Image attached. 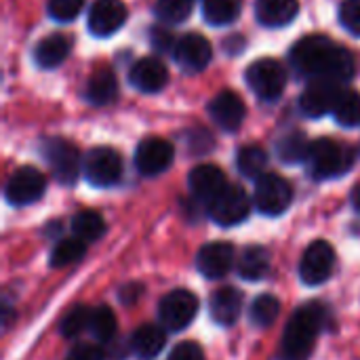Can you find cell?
Wrapping results in <instances>:
<instances>
[{"label": "cell", "instance_id": "9", "mask_svg": "<svg viewBox=\"0 0 360 360\" xmlns=\"http://www.w3.org/2000/svg\"><path fill=\"white\" fill-rule=\"evenodd\" d=\"M249 213H251V198L240 186L228 184L226 190L213 202H209V215L221 228L238 226L249 217Z\"/></svg>", "mask_w": 360, "mask_h": 360}, {"label": "cell", "instance_id": "42", "mask_svg": "<svg viewBox=\"0 0 360 360\" xmlns=\"http://www.w3.org/2000/svg\"><path fill=\"white\" fill-rule=\"evenodd\" d=\"M352 205H354V209L360 213V184L352 190Z\"/></svg>", "mask_w": 360, "mask_h": 360}, {"label": "cell", "instance_id": "22", "mask_svg": "<svg viewBox=\"0 0 360 360\" xmlns=\"http://www.w3.org/2000/svg\"><path fill=\"white\" fill-rule=\"evenodd\" d=\"M167 344V335L162 327L156 325H141L131 335V350L137 359L152 360L156 359Z\"/></svg>", "mask_w": 360, "mask_h": 360}, {"label": "cell", "instance_id": "17", "mask_svg": "<svg viewBox=\"0 0 360 360\" xmlns=\"http://www.w3.org/2000/svg\"><path fill=\"white\" fill-rule=\"evenodd\" d=\"M234 266V247L230 243L224 240H215L205 245L198 251L196 257V268L202 276H207L209 281H217L224 278Z\"/></svg>", "mask_w": 360, "mask_h": 360}, {"label": "cell", "instance_id": "43", "mask_svg": "<svg viewBox=\"0 0 360 360\" xmlns=\"http://www.w3.org/2000/svg\"><path fill=\"white\" fill-rule=\"evenodd\" d=\"M68 360H70V359H68Z\"/></svg>", "mask_w": 360, "mask_h": 360}, {"label": "cell", "instance_id": "33", "mask_svg": "<svg viewBox=\"0 0 360 360\" xmlns=\"http://www.w3.org/2000/svg\"><path fill=\"white\" fill-rule=\"evenodd\" d=\"M89 331L97 342H110L116 335V316L108 306H99L91 312V323Z\"/></svg>", "mask_w": 360, "mask_h": 360}, {"label": "cell", "instance_id": "10", "mask_svg": "<svg viewBox=\"0 0 360 360\" xmlns=\"http://www.w3.org/2000/svg\"><path fill=\"white\" fill-rule=\"evenodd\" d=\"M342 93V82L329 78H314L300 97V110L308 118H321L335 110Z\"/></svg>", "mask_w": 360, "mask_h": 360}, {"label": "cell", "instance_id": "20", "mask_svg": "<svg viewBox=\"0 0 360 360\" xmlns=\"http://www.w3.org/2000/svg\"><path fill=\"white\" fill-rule=\"evenodd\" d=\"M240 310H243V293L234 287H221L209 300L211 319L221 327H232L238 321Z\"/></svg>", "mask_w": 360, "mask_h": 360}, {"label": "cell", "instance_id": "5", "mask_svg": "<svg viewBox=\"0 0 360 360\" xmlns=\"http://www.w3.org/2000/svg\"><path fill=\"white\" fill-rule=\"evenodd\" d=\"M249 89L264 101H274L283 95L287 86L285 65L276 59H257L245 72Z\"/></svg>", "mask_w": 360, "mask_h": 360}, {"label": "cell", "instance_id": "12", "mask_svg": "<svg viewBox=\"0 0 360 360\" xmlns=\"http://www.w3.org/2000/svg\"><path fill=\"white\" fill-rule=\"evenodd\" d=\"M44 188H46V179L38 169L21 167L8 177L4 196L13 207H25L36 202L44 194Z\"/></svg>", "mask_w": 360, "mask_h": 360}, {"label": "cell", "instance_id": "39", "mask_svg": "<svg viewBox=\"0 0 360 360\" xmlns=\"http://www.w3.org/2000/svg\"><path fill=\"white\" fill-rule=\"evenodd\" d=\"M70 360H103V352H101V348H97V346L82 344V346H76V348L72 350Z\"/></svg>", "mask_w": 360, "mask_h": 360}, {"label": "cell", "instance_id": "15", "mask_svg": "<svg viewBox=\"0 0 360 360\" xmlns=\"http://www.w3.org/2000/svg\"><path fill=\"white\" fill-rule=\"evenodd\" d=\"M209 114H211L213 122L221 131L234 133V131H238L243 127L247 108H245V101H243V97L238 93H234V91H221V93H217L211 99Z\"/></svg>", "mask_w": 360, "mask_h": 360}, {"label": "cell", "instance_id": "29", "mask_svg": "<svg viewBox=\"0 0 360 360\" xmlns=\"http://www.w3.org/2000/svg\"><path fill=\"white\" fill-rule=\"evenodd\" d=\"M72 232L76 238H80L84 243H93L99 236H103V232H105L103 217L95 211H80L72 219Z\"/></svg>", "mask_w": 360, "mask_h": 360}, {"label": "cell", "instance_id": "18", "mask_svg": "<svg viewBox=\"0 0 360 360\" xmlns=\"http://www.w3.org/2000/svg\"><path fill=\"white\" fill-rule=\"evenodd\" d=\"M129 80L141 93H158L169 82V70L160 59L143 57L131 68Z\"/></svg>", "mask_w": 360, "mask_h": 360}, {"label": "cell", "instance_id": "25", "mask_svg": "<svg viewBox=\"0 0 360 360\" xmlns=\"http://www.w3.org/2000/svg\"><path fill=\"white\" fill-rule=\"evenodd\" d=\"M310 146L312 143L302 131H291L276 141V156L285 165H300V162H306Z\"/></svg>", "mask_w": 360, "mask_h": 360}, {"label": "cell", "instance_id": "6", "mask_svg": "<svg viewBox=\"0 0 360 360\" xmlns=\"http://www.w3.org/2000/svg\"><path fill=\"white\" fill-rule=\"evenodd\" d=\"M253 200L259 213L276 217V215H283L291 207L293 188L285 177L276 173H266L255 181Z\"/></svg>", "mask_w": 360, "mask_h": 360}, {"label": "cell", "instance_id": "7", "mask_svg": "<svg viewBox=\"0 0 360 360\" xmlns=\"http://www.w3.org/2000/svg\"><path fill=\"white\" fill-rule=\"evenodd\" d=\"M82 173L95 188H112L122 177V158L112 148H93L82 160Z\"/></svg>", "mask_w": 360, "mask_h": 360}, {"label": "cell", "instance_id": "28", "mask_svg": "<svg viewBox=\"0 0 360 360\" xmlns=\"http://www.w3.org/2000/svg\"><path fill=\"white\" fill-rule=\"evenodd\" d=\"M243 0H202V15L211 25H228L238 19Z\"/></svg>", "mask_w": 360, "mask_h": 360}, {"label": "cell", "instance_id": "13", "mask_svg": "<svg viewBox=\"0 0 360 360\" xmlns=\"http://www.w3.org/2000/svg\"><path fill=\"white\" fill-rule=\"evenodd\" d=\"M175 150L162 137H146L135 150V167L141 175L154 177L165 173L173 165Z\"/></svg>", "mask_w": 360, "mask_h": 360}, {"label": "cell", "instance_id": "23", "mask_svg": "<svg viewBox=\"0 0 360 360\" xmlns=\"http://www.w3.org/2000/svg\"><path fill=\"white\" fill-rule=\"evenodd\" d=\"M118 93V82L112 70L108 68H99L91 74V78L86 80V89H84V97L89 103L93 105H108L114 101Z\"/></svg>", "mask_w": 360, "mask_h": 360}, {"label": "cell", "instance_id": "8", "mask_svg": "<svg viewBox=\"0 0 360 360\" xmlns=\"http://www.w3.org/2000/svg\"><path fill=\"white\" fill-rule=\"evenodd\" d=\"M198 314V297L192 291L175 289L162 297L158 306V319L167 331H184Z\"/></svg>", "mask_w": 360, "mask_h": 360}, {"label": "cell", "instance_id": "4", "mask_svg": "<svg viewBox=\"0 0 360 360\" xmlns=\"http://www.w3.org/2000/svg\"><path fill=\"white\" fill-rule=\"evenodd\" d=\"M40 154L49 162V167L53 171V177L59 184L72 186L78 179L80 169H82V160H80V154H78L76 146H72L65 139L51 137V139H44L40 143Z\"/></svg>", "mask_w": 360, "mask_h": 360}, {"label": "cell", "instance_id": "24", "mask_svg": "<svg viewBox=\"0 0 360 360\" xmlns=\"http://www.w3.org/2000/svg\"><path fill=\"white\" fill-rule=\"evenodd\" d=\"M70 53V40L61 34H51L34 46V61L42 70L57 68Z\"/></svg>", "mask_w": 360, "mask_h": 360}, {"label": "cell", "instance_id": "41", "mask_svg": "<svg viewBox=\"0 0 360 360\" xmlns=\"http://www.w3.org/2000/svg\"><path fill=\"white\" fill-rule=\"evenodd\" d=\"M139 295H141V285H127V287H122L120 289V293H118V297H120V302L122 304H127V306H131V304H135L137 300H139Z\"/></svg>", "mask_w": 360, "mask_h": 360}, {"label": "cell", "instance_id": "35", "mask_svg": "<svg viewBox=\"0 0 360 360\" xmlns=\"http://www.w3.org/2000/svg\"><path fill=\"white\" fill-rule=\"evenodd\" d=\"M89 323H91V310L86 306H74L63 319H61V325H59V331L63 338H76L80 335L84 329H89Z\"/></svg>", "mask_w": 360, "mask_h": 360}, {"label": "cell", "instance_id": "34", "mask_svg": "<svg viewBox=\"0 0 360 360\" xmlns=\"http://www.w3.org/2000/svg\"><path fill=\"white\" fill-rule=\"evenodd\" d=\"M194 0H156L154 13L165 23H181L190 17Z\"/></svg>", "mask_w": 360, "mask_h": 360}, {"label": "cell", "instance_id": "30", "mask_svg": "<svg viewBox=\"0 0 360 360\" xmlns=\"http://www.w3.org/2000/svg\"><path fill=\"white\" fill-rule=\"evenodd\" d=\"M281 314V302L274 295H259L253 300L251 310H249V321L259 327L266 329L270 325H274V321Z\"/></svg>", "mask_w": 360, "mask_h": 360}, {"label": "cell", "instance_id": "32", "mask_svg": "<svg viewBox=\"0 0 360 360\" xmlns=\"http://www.w3.org/2000/svg\"><path fill=\"white\" fill-rule=\"evenodd\" d=\"M86 253V243L80 238H65L55 245L51 253V266L53 268H63L70 264H76L82 255Z\"/></svg>", "mask_w": 360, "mask_h": 360}, {"label": "cell", "instance_id": "40", "mask_svg": "<svg viewBox=\"0 0 360 360\" xmlns=\"http://www.w3.org/2000/svg\"><path fill=\"white\" fill-rule=\"evenodd\" d=\"M152 44L158 49V51H169L173 46V36L165 30H154L152 32ZM175 49V46H173Z\"/></svg>", "mask_w": 360, "mask_h": 360}, {"label": "cell", "instance_id": "11", "mask_svg": "<svg viewBox=\"0 0 360 360\" xmlns=\"http://www.w3.org/2000/svg\"><path fill=\"white\" fill-rule=\"evenodd\" d=\"M333 266H335L333 247L327 240H314L302 255L300 276H302L304 285L316 287V285H323L331 276Z\"/></svg>", "mask_w": 360, "mask_h": 360}, {"label": "cell", "instance_id": "36", "mask_svg": "<svg viewBox=\"0 0 360 360\" xmlns=\"http://www.w3.org/2000/svg\"><path fill=\"white\" fill-rule=\"evenodd\" d=\"M82 6L84 0H49V15L59 23H68L80 15Z\"/></svg>", "mask_w": 360, "mask_h": 360}, {"label": "cell", "instance_id": "31", "mask_svg": "<svg viewBox=\"0 0 360 360\" xmlns=\"http://www.w3.org/2000/svg\"><path fill=\"white\" fill-rule=\"evenodd\" d=\"M333 116H335L338 124H342L346 129L360 127V93L344 91L333 110Z\"/></svg>", "mask_w": 360, "mask_h": 360}, {"label": "cell", "instance_id": "16", "mask_svg": "<svg viewBox=\"0 0 360 360\" xmlns=\"http://www.w3.org/2000/svg\"><path fill=\"white\" fill-rule=\"evenodd\" d=\"M173 55L181 70L202 72L213 57V49H211V42L202 34L192 32V34H186L184 38H179V42L173 49Z\"/></svg>", "mask_w": 360, "mask_h": 360}, {"label": "cell", "instance_id": "3", "mask_svg": "<svg viewBox=\"0 0 360 360\" xmlns=\"http://www.w3.org/2000/svg\"><path fill=\"white\" fill-rule=\"evenodd\" d=\"M354 162V152L333 139H316L310 146L306 165L314 179H331L350 171Z\"/></svg>", "mask_w": 360, "mask_h": 360}, {"label": "cell", "instance_id": "14", "mask_svg": "<svg viewBox=\"0 0 360 360\" xmlns=\"http://www.w3.org/2000/svg\"><path fill=\"white\" fill-rule=\"evenodd\" d=\"M127 21V6L122 0H97L86 17L89 32L99 38L116 34Z\"/></svg>", "mask_w": 360, "mask_h": 360}, {"label": "cell", "instance_id": "26", "mask_svg": "<svg viewBox=\"0 0 360 360\" xmlns=\"http://www.w3.org/2000/svg\"><path fill=\"white\" fill-rule=\"evenodd\" d=\"M240 278L262 281L270 270V253L264 247H247L236 266Z\"/></svg>", "mask_w": 360, "mask_h": 360}, {"label": "cell", "instance_id": "37", "mask_svg": "<svg viewBox=\"0 0 360 360\" xmlns=\"http://www.w3.org/2000/svg\"><path fill=\"white\" fill-rule=\"evenodd\" d=\"M340 23L352 34L360 36V0H344L340 6Z\"/></svg>", "mask_w": 360, "mask_h": 360}, {"label": "cell", "instance_id": "2", "mask_svg": "<svg viewBox=\"0 0 360 360\" xmlns=\"http://www.w3.org/2000/svg\"><path fill=\"white\" fill-rule=\"evenodd\" d=\"M327 308L319 302H310L302 306L289 321L283 346H281V360H308L316 335L323 331L327 323Z\"/></svg>", "mask_w": 360, "mask_h": 360}, {"label": "cell", "instance_id": "27", "mask_svg": "<svg viewBox=\"0 0 360 360\" xmlns=\"http://www.w3.org/2000/svg\"><path fill=\"white\" fill-rule=\"evenodd\" d=\"M266 165H268V154L259 146H243L236 154V167L240 175L247 179H259L266 175Z\"/></svg>", "mask_w": 360, "mask_h": 360}, {"label": "cell", "instance_id": "38", "mask_svg": "<svg viewBox=\"0 0 360 360\" xmlns=\"http://www.w3.org/2000/svg\"><path fill=\"white\" fill-rule=\"evenodd\" d=\"M167 360H205V354L196 342H181L169 352Z\"/></svg>", "mask_w": 360, "mask_h": 360}, {"label": "cell", "instance_id": "1", "mask_svg": "<svg viewBox=\"0 0 360 360\" xmlns=\"http://www.w3.org/2000/svg\"><path fill=\"white\" fill-rule=\"evenodd\" d=\"M289 61L300 76H306L310 80L329 78L344 84L354 76L352 53L321 34L297 40L289 53Z\"/></svg>", "mask_w": 360, "mask_h": 360}, {"label": "cell", "instance_id": "19", "mask_svg": "<svg viewBox=\"0 0 360 360\" xmlns=\"http://www.w3.org/2000/svg\"><path fill=\"white\" fill-rule=\"evenodd\" d=\"M188 186H190L192 194L198 200L213 202L226 190L228 184H226V175H224V171L219 167H215V165H200V167L190 171Z\"/></svg>", "mask_w": 360, "mask_h": 360}, {"label": "cell", "instance_id": "21", "mask_svg": "<svg viewBox=\"0 0 360 360\" xmlns=\"http://www.w3.org/2000/svg\"><path fill=\"white\" fill-rule=\"evenodd\" d=\"M297 0H255L257 21L266 27H285L297 17Z\"/></svg>", "mask_w": 360, "mask_h": 360}]
</instances>
